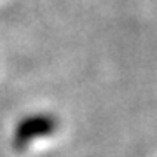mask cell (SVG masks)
<instances>
[{"instance_id":"obj_1","label":"cell","mask_w":157,"mask_h":157,"mask_svg":"<svg viewBox=\"0 0 157 157\" xmlns=\"http://www.w3.org/2000/svg\"><path fill=\"white\" fill-rule=\"evenodd\" d=\"M58 126H59L58 119L51 113L28 115L17 122L16 129H14V136H12V145L17 152H25L33 140L54 135Z\"/></svg>"}]
</instances>
